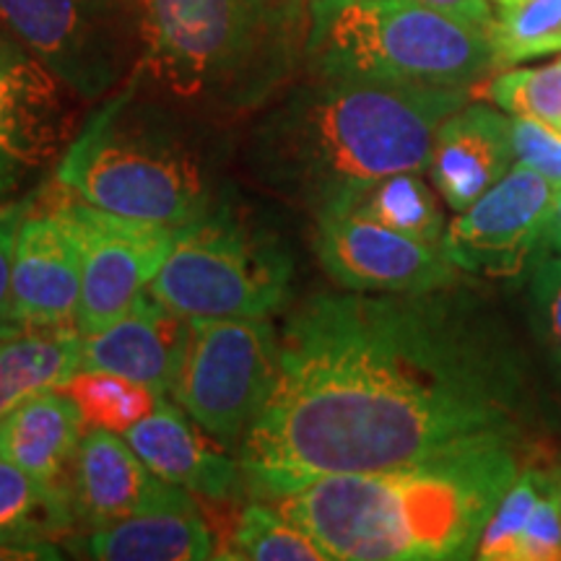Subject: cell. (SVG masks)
<instances>
[{"label": "cell", "mask_w": 561, "mask_h": 561, "mask_svg": "<svg viewBox=\"0 0 561 561\" xmlns=\"http://www.w3.org/2000/svg\"><path fill=\"white\" fill-rule=\"evenodd\" d=\"M536 426L520 348L453 286L320 291L286 314L276 382L234 455L250 494L273 500L322 476L523 447Z\"/></svg>", "instance_id": "obj_1"}, {"label": "cell", "mask_w": 561, "mask_h": 561, "mask_svg": "<svg viewBox=\"0 0 561 561\" xmlns=\"http://www.w3.org/2000/svg\"><path fill=\"white\" fill-rule=\"evenodd\" d=\"M462 104L468 89L305 76L261 110L248 167L314 216L346 210L390 174L430 170L434 136Z\"/></svg>", "instance_id": "obj_2"}, {"label": "cell", "mask_w": 561, "mask_h": 561, "mask_svg": "<svg viewBox=\"0 0 561 561\" xmlns=\"http://www.w3.org/2000/svg\"><path fill=\"white\" fill-rule=\"evenodd\" d=\"M517 473L520 445H486L388 471L322 476L265 502L331 561L473 559Z\"/></svg>", "instance_id": "obj_3"}, {"label": "cell", "mask_w": 561, "mask_h": 561, "mask_svg": "<svg viewBox=\"0 0 561 561\" xmlns=\"http://www.w3.org/2000/svg\"><path fill=\"white\" fill-rule=\"evenodd\" d=\"M140 89L203 121L261 112L305 73L310 0H133Z\"/></svg>", "instance_id": "obj_4"}, {"label": "cell", "mask_w": 561, "mask_h": 561, "mask_svg": "<svg viewBox=\"0 0 561 561\" xmlns=\"http://www.w3.org/2000/svg\"><path fill=\"white\" fill-rule=\"evenodd\" d=\"M198 115L128 79L68 140L55 182L112 214L180 229L224 206V153Z\"/></svg>", "instance_id": "obj_5"}, {"label": "cell", "mask_w": 561, "mask_h": 561, "mask_svg": "<svg viewBox=\"0 0 561 561\" xmlns=\"http://www.w3.org/2000/svg\"><path fill=\"white\" fill-rule=\"evenodd\" d=\"M494 68L489 32L413 0H310L301 76L471 89Z\"/></svg>", "instance_id": "obj_6"}, {"label": "cell", "mask_w": 561, "mask_h": 561, "mask_svg": "<svg viewBox=\"0 0 561 561\" xmlns=\"http://www.w3.org/2000/svg\"><path fill=\"white\" fill-rule=\"evenodd\" d=\"M291 278L294 263L276 237L224 203L174 229L149 294L185 320L273 318L289 305Z\"/></svg>", "instance_id": "obj_7"}, {"label": "cell", "mask_w": 561, "mask_h": 561, "mask_svg": "<svg viewBox=\"0 0 561 561\" xmlns=\"http://www.w3.org/2000/svg\"><path fill=\"white\" fill-rule=\"evenodd\" d=\"M0 24L83 102L107 100L136 73L133 0H0Z\"/></svg>", "instance_id": "obj_8"}, {"label": "cell", "mask_w": 561, "mask_h": 561, "mask_svg": "<svg viewBox=\"0 0 561 561\" xmlns=\"http://www.w3.org/2000/svg\"><path fill=\"white\" fill-rule=\"evenodd\" d=\"M278 371L271 318L191 320V339L170 398L216 445L237 453L268 401Z\"/></svg>", "instance_id": "obj_9"}, {"label": "cell", "mask_w": 561, "mask_h": 561, "mask_svg": "<svg viewBox=\"0 0 561 561\" xmlns=\"http://www.w3.org/2000/svg\"><path fill=\"white\" fill-rule=\"evenodd\" d=\"M58 206L81 252V299L76 328L91 335L136 305L157 276L174 242V229L112 214L76 198L53 182Z\"/></svg>", "instance_id": "obj_10"}, {"label": "cell", "mask_w": 561, "mask_h": 561, "mask_svg": "<svg viewBox=\"0 0 561 561\" xmlns=\"http://www.w3.org/2000/svg\"><path fill=\"white\" fill-rule=\"evenodd\" d=\"M559 191L523 164L489 187L473 206L447 224L442 252L460 273L515 278L528 268Z\"/></svg>", "instance_id": "obj_11"}, {"label": "cell", "mask_w": 561, "mask_h": 561, "mask_svg": "<svg viewBox=\"0 0 561 561\" xmlns=\"http://www.w3.org/2000/svg\"><path fill=\"white\" fill-rule=\"evenodd\" d=\"M314 255L348 291L421 294L455 286L460 271L442 248L398 234L354 210L314 216Z\"/></svg>", "instance_id": "obj_12"}, {"label": "cell", "mask_w": 561, "mask_h": 561, "mask_svg": "<svg viewBox=\"0 0 561 561\" xmlns=\"http://www.w3.org/2000/svg\"><path fill=\"white\" fill-rule=\"evenodd\" d=\"M81 252L58 206L55 185L39 187L13 242V301L24 328L76 325Z\"/></svg>", "instance_id": "obj_13"}, {"label": "cell", "mask_w": 561, "mask_h": 561, "mask_svg": "<svg viewBox=\"0 0 561 561\" xmlns=\"http://www.w3.org/2000/svg\"><path fill=\"white\" fill-rule=\"evenodd\" d=\"M70 91L32 55L0 62V198L66 151Z\"/></svg>", "instance_id": "obj_14"}, {"label": "cell", "mask_w": 561, "mask_h": 561, "mask_svg": "<svg viewBox=\"0 0 561 561\" xmlns=\"http://www.w3.org/2000/svg\"><path fill=\"white\" fill-rule=\"evenodd\" d=\"M182 494L191 491L161 481L123 434L91 426L83 432L70 471V500L76 523L87 530L180 500Z\"/></svg>", "instance_id": "obj_15"}, {"label": "cell", "mask_w": 561, "mask_h": 561, "mask_svg": "<svg viewBox=\"0 0 561 561\" xmlns=\"http://www.w3.org/2000/svg\"><path fill=\"white\" fill-rule=\"evenodd\" d=\"M140 460L161 481L198 494L210 502L240 500L248 479L237 455L216 450V442L195 421L164 396L149 416L123 434Z\"/></svg>", "instance_id": "obj_16"}, {"label": "cell", "mask_w": 561, "mask_h": 561, "mask_svg": "<svg viewBox=\"0 0 561 561\" xmlns=\"http://www.w3.org/2000/svg\"><path fill=\"white\" fill-rule=\"evenodd\" d=\"M191 339V320L159 305L149 291L123 318L83 335L81 369H104L170 396Z\"/></svg>", "instance_id": "obj_17"}, {"label": "cell", "mask_w": 561, "mask_h": 561, "mask_svg": "<svg viewBox=\"0 0 561 561\" xmlns=\"http://www.w3.org/2000/svg\"><path fill=\"white\" fill-rule=\"evenodd\" d=\"M515 164L512 117L489 104H462L434 136L430 178L453 210H466Z\"/></svg>", "instance_id": "obj_18"}, {"label": "cell", "mask_w": 561, "mask_h": 561, "mask_svg": "<svg viewBox=\"0 0 561 561\" xmlns=\"http://www.w3.org/2000/svg\"><path fill=\"white\" fill-rule=\"evenodd\" d=\"M62 549L100 561H198L216 559V538L193 494L157 504L123 520L91 528Z\"/></svg>", "instance_id": "obj_19"}, {"label": "cell", "mask_w": 561, "mask_h": 561, "mask_svg": "<svg viewBox=\"0 0 561 561\" xmlns=\"http://www.w3.org/2000/svg\"><path fill=\"white\" fill-rule=\"evenodd\" d=\"M87 419L66 390H47L0 416V460L34 479L70 489Z\"/></svg>", "instance_id": "obj_20"}, {"label": "cell", "mask_w": 561, "mask_h": 561, "mask_svg": "<svg viewBox=\"0 0 561 561\" xmlns=\"http://www.w3.org/2000/svg\"><path fill=\"white\" fill-rule=\"evenodd\" d=\"M83 335L76 325L26 328L0 341V416L47 390H62L81 371Z\"/></svg>", "instance_id": "obj_21"}, {"label": "cell", "mask_w": 561, "mask_h": 561, "mask_svg": "<svg viewBox=\"0 0 561 561\" xmlns=\"http://www.w3.org/2000/svg\"><path fill=\"white\" fill-rule=\"evenodd\" d=\"M76 525L70 489L53 486L0 460V543L62 546Z\"/></svg>", "instance_id": "obj_22"}, {"label": "cell", "mask_w": 561, "mask_h": 561, "mask_svg": "<svg viewBox=\"0 0 561 561\" xmlns=\"http://www.w3.org/2000/svg\"><path fill=\"white\" fill-rule=\"evenodd\" d=\"M346 210L434 248H442V237L447 231L439 193H434V187L424 180V172L390 174L369 185Z\"/></svg>", "instance_id": "obj_23"}, {"label": "cell", "mask_w": 561, "mask_h": 561, "mask_svg": "<svg viewBox=\"0 0 561 561\" xmlns=\"http://www.w3.org/2000/svg\"><path fill=\"white\" fill-rule=\"evenodd\" d=\"M216 559L331 561L310 533L301 530L276 504L257 500V496L237 512L224 543L216 546Z\"/></svg>", "instance_id": "obj_24"}, {"label": "cell", "mask_w": 561, "mask_h": 561, "mask_svg": "<svg viewBox=\"0 0 561 561\" xmlns=\"http://www.w3.org/2000/svg\"><path fill=\"white\" fill-rule=\"evenodd\" d=\"M79 405L87 426L125 434L157 409L164 396L128 377L104 369H81L66 388Z\"/></svg>", "instance_id": "obj_25"}, {"label": "cell", "mask_w": 561, "mask_h": 561, "mask_svg": "<svg viewBox=\"0 0 561 561\" xmlns=\"http://www.w3.org/2000/svg\"><path fill=\"white\" fill-rule=\"evenodd\" d=\"M496 66L561 53V0H520L500 9L489 30Z\"/></svg>", "instance_id": "obj_26"}, {"label": "cell", "mask_w": 561, "mask_h": 561, "mask_svg": "<svg viewBox=\"0 0 561 561\" xmlns=\"http://www.w3.org/2000/svg\"><path fill=\"white\" fill-rule=\"evenodd\" d=\"M546 483H549V471H541V468H528V471L517 473V479L510 483L500 504L491 512L473 559L520 561L523 536L528 530L530 515L541 500Z\"/></svg>", "instance_id": "obj_27"}, {"label": "cell", "mask_w": 561, "mask_h": 561, "mask_svg": "<svg viewBox=\"0 0 561 561\" xmlns=\"http://www.w3.org/2000/svg\"><path fill=\"white\" fill-rule=\"evenodd\" d=\"M528 325L561 390V255L538 250L528 263Z\"/></svg>", "instance_id": "obj_28"}, {"label": "cell", "mask_w": 561, "mask_h": 561, "mask_svg": "<svg viewBox=\"0 0 561 561\" xmlns=\"http://www.w3.org/2000/svg\"><path fill=\"white\" fill-rule=\"evenodd\" d=\"M486 94L510 115L533 117L561 130V60L543 68L507 70L489 81Z\"/></svg>", "instance_id": "obj_29"}, {"label": "cell", "mask_w": 561, "mask_h": 561, "mask_svg": "<svg viewBox=\"0 0 561 561\" xmlns=\"http://www.w3.org/2000/svg\"><path fill=\"white\" fill-rule=\"evenodd\" d=\"M515 164L528 167L561 191V130L533 117L512 115Z\"/></svg>", "instance_id": "obj_30"}, {"label": "cell", "mask_w": 561, "mask_h": 561, "mask_svg": "<svg viewBox=\"0 0 561 561\" xmlns=\"http://www.w3.org/2000/svg\"><path fill=\"white\" fill-rule=\"evenodd\" d=\"M34 193L21 201H0V341L26 331L16 314L13 301V242L26 208L32 206Z\"/></svg>", "instance_id": "obj_31"}, {"label": "cell", "mask_w": 561, "mask_h": 561, "mask_svg": "<svg viewBox=\"0 0 561 561\" xmlns=\"http://www.w3.org/2000/svg\"><path fill=\"white\" fill-rule=\"evenodd\" d=\"M520 561H561V510L551 483V471L523 536Z\"/></svg>", "instance_id": "obj_32"}, {"label": "cell", "mask_w": 561, "mask_h": 561, "mask_svg": "<svg viewBox=\"0 0 561 561\" xmlns=\"http://www.w3.org/2000/svg\"><path fill=\"white\" fill-rule=\"evenodd\" d=\"M413 3L426 5V9L445 13V16L458 19L462 24L483 32H489L491 24H494L491 0H413Z\"/></svg>", "instance_id": "obj_33"}, {"label": "cell", "mask_w": 561, "mask_h": 561, "mask_svg": "<svg viewBox=\"0 0 561 561\" xmlns=\"http://www.w3.org/2000/svg\"><path fill=\"white\" fill-rule=\"evenodd\" d=\"M62 546L55 541L39 543H0V561H50L62 559Z\"/></svg>", "instance_id": "obj_34"}, {"label": "cell", "mask_w": 561, "mask_h": 561, "mask_svg": "<svg viewBox=\"0 0 561 561\" xmlns=\"http://www.w3.org/2000/svg\"><path fill=\"white\" fill-rule=\"evenodd\" d=\"M538 250H549L561 255V191L549 214V221H546L543 227V237H541V244H538Z\"/></svg>", "instance_id": "obj_35"}, {"label": "cell", "mask_w": 561, "mask_h": 561, "mask_svg": "<svg viewBox=\"0 0 561 561\" xmlns=\"http://www.w3.org/2000/svg\"><path fill=\"white\" fill-rule=\"evenodd\" d=\"M21 55H30L24 50V47L19 45L16 37L5 30L3 24H0V62H9V60H16Z\"/></svg>", "instance_id": "obj_36"}, {"label": "cell", "mask_w": 561, "mask_h": 561, "mask_svg": "<svg viewBox=\"0 0 561 561\" xmlns=\"http://www.w3.org/2000/svg\"><path fill=\"white\" fill-rule=\"evenodd\" d=\"M549 471H551V483H553V491H557L559 510H561V460L553 468H549Z\"/></svg>", "instance_id": "obj_37"}, {"label": "cell", "mask_w": 561, "mask_h": 561, "mask_svg": "<svg viewBox=\"0 0 561 561\" xmlns=\"http://www.w3.org/2000/svg\"><path fill=\"white\" fill-rule=\"evenodd\" d=\"M491 3H496L500 9H504V5H512V3H520V0H491Z\"/></svg>", "instance_id": "obj_38"}]
</instances>
